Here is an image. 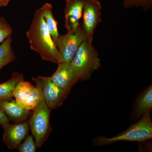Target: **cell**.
Instances as JSON below:
<instances>
[{"instance_id":"6","label":"cell","mask_w":152,"mask_h":152,"mask_svg":"<svg viewBox=\"0 0 152 152\" xmlns=\"http://www.w3.org/2000/svg\"><path fill=\"white\" fill-rule=\"evenodd\" d=\"M101 3L98 0H85L83 10L82 28L86 40L92 43L95 29L102 21Z\"/></svg>"},{"instance_id":"7","label":"cell","mask_w":152,"mask_h":152,"mask_svg":"<svg viewBox=\"0 0 152 152\" xmlns=\"http://www.w3.org/2000/svg\"><path fill=\"white\" fill-rule=\"evenodd\" d=\"M40 85L42 93L47 104L53 110L59 107L69 94L66 91L57 86L52 80L51 76H38L37 78Z\"/></svg>"},{"instance_id":"15","label":"cell","mask_w":152,"mask_h":152,"mask_svg":"<svg viewBox=\"0 0 152 152\" xmlns=\"http://www.w3.org/2000/svg\"><path fill=\"white\" fill-rule=\"evenodd\" d=\"M24 80V76L19 72H14L8 80L0 83V100L13 97L15 88L19 82Z\"/></svg>"},{"instance_id":"2","label":"cell","mask_w":152,"mask_h":152,"mask_svg":"<svg viewBox=\"0 0 152 152\" xmlns=\"http://www.w3.org/2000/svg\"><path fill=\"white\" fill-rule=\"evenodd\" d=\"M32 80L39 88L40 96L37 104L33 110L28 121L37 147L40 148L47 140L52 131L50 122V115L52 110L49 107L44 99L37 79L33 77Z\"/></svg>"},{"instance_id":"3","label":"cell","mask_w":152,"mask_h":152,"mask_svg":"<svg viewBox=\"0 0 152 152\" xmlns=\"http://www.w3.org/2000/svg\"><path fill=\"white\" fill-rule=\"evenodd\" d=\"M137 123L131 125L125 132L115 137L107 138L97 137L93 140V145L102 146L110 145L121 141L132 142H143L152 138V122L151 111L146 113Z\"/></svg>"},{"instance_id":"19","label":"cell","mask_w":152,"mask_h":152,"mask_svg":"<svg viewBox=\"0 0 152 152\" xmlns=\"http://www.w3.org/2000/svg\"><path fill=\"white\" fill-rule=\"evenodd\" d=\"M13 30L6 19L0 17V44L12 34Z\"/></svg>"},{"instance_id":"9","label":"cell","mask_w":152,"mask_h":152,"mask_svg":"<svg viewBox=\"0 0 152 152\" xmlns=\"http://www.w3.org/2000/svg\"><path fill=\"white\" fill-rule=\"evenodd\" d=\"M4 129L3 140L9 149L17 148L20 144L28 134L30 129L28 121L15 123H10L2 127Z\"/></svg>"},{"instance_id":"4","label":"cell","mask_w":152,"mask_h":152,"mask_svg":"<svg viewBox=\"0 0 152 152\" xmlns=\"http://www.w3.org/2000/svg\"><path fill=\"white\" fill-rule=\"evenodd\" d=\"M71 62L79 79L82 81L89 80L93 73L101 66L97 51L92 43L86 40L81 44Z\"/></svg>"},{"instance_id":"13","label":"cell","mask_w":152,"mask_h":152,"mask_svg":"<svg viewBox=\"0 0 152 152\" xmlns=\"http://www.w3.org/2000/svg\"><path fill=\"white\" fill-rule=\"evenodd\" d=\"M40 10L51 36L52 39L56 45L60 34L58 31V22L55 18L53 14V6L50 3H46L40 8Z\"/></svg>"},{"instance_id":"22","label":"cell","mask_w":152,"mask_h":152,"mask_svg":"<svg viewBox=\"0 0 152 152\" xmlns=\"http://www.w3.org/2000/svg\"><path fill=\"white\" fill-rule=\"evenodd\" d=\"M4 1L5 4L6 6L9 3V2L11 1V0H4Z\"/></svg>"},{"instance_id":"1","label":"cell","mask_w":152,"mask_h":152,"mask_svg":"<svg viewBox=\"0 0 152 152\" xmlns=\"http://www.w3.org/2000/svg\"><path fill=\"white\" fill-rule=\"evenodd\" d=\"M26 36L31 49L39 53L42 59L58 65L62 63L61 57L52 39L40 9L35 13Z\"/></svg>"},{"instance_id":"18","label":"cell","mask_w":152,"mask_h":152,"mask_svg":"<svg viewBox=\"0 0 152 152\" xmlns=\"http://www.w3.org/2000/svg\"><path fill=\"white\" fill-rule=\"evenodd\" d=\"M37 148L33 135L26 137L17 149L20 152H34Z\"/></svg>"},{"instance_id":"12","label":"cell","mask_w":152,"mask_h":152,"mask_svg":"<svg viewBox=\"0 0 152 152\" xmlns=\"http://www.w3.org/2000/svg\"><path fill=\"white\" fill-rule=\"evenodd\" d=\"M85 0H66L65 9V26L68 31L80 23L83 16Z\"/></svg>"},{"instance_id":"20","label":"cell","mask_w":152,"mask_h":152,"mask_svg":"<svg viewBox=\"0 0 152 152\" xmlns=\"http://www.w3.org/2000/svg\"><path fill=\"white\" fill-rule=\"evenodd\" d=\"M9 123H10V120L8 118L4 112L0 109V125L3 127Z\"/></svg>"},{"instance_id":"21","label":"cell","mask_w":152,"mask_h":152,"mask_svg":"<svg viewBox=\"0 0 152 152\" xmlns=\"http://www.w3.org/2000/svg\"><path fill=\"white\" fill-rule=\"evenodd\" d=\"M6 5L4 0H0V7H5Z\"/></svg>"},{"instance_id":"5","label":"cell","mask_w":152,"mask_h":152,"mask_svg":"<svg viewBox=\"0 0 152 152\" xmlns=\"http://www.w3.org/2000/svg\"><path fill=\"white\" fill-rule=\"evenodd\" d=\"M86 40L81 23L66 34L60 35L56 43L62 59V62H71L81 44Z\"/></svg>"},{"instance_id":"11","label":"cell","mask_w":152,"mask_h":152,"mask_svg":"<svg viewBox=\"0 0 152 152\" xmlns=\"http://www.w3.org/2000/svg\"><path fill=\"white\" fill-rule=\"evenodd\" d=\"M0 109L5 114L9 120L15 123L26 121L31 113L12 98L0 100Z\"/></svg>"},{"instance_id":"17","label":"cell","mask_w":152,"mask_h":152,"mask_svg":"<svg viewBox=\"0 0 152 152\" xmlns=\"http://www.w3.org/2000/svg\"><path fill=\"white\" fill-rule=\"evenodd\" d=\"M152 5V0H123V6L126 9L140 7L144 10L148 11Z\"/></svg>"},{"instance_id":"8","label":"cell","mask_w":152,"mask_h":152,"mask_svg":"<svg viewBox=\"0 0 152 152\" xmlns=\"http://www.w3.org/2000/svg\"><path fill=\"white\" fill-rule=\"evenodd\" d=\"M39 96L38 87L24 80L19 82L13 92V97L17 102L30 111H33L36 107Z\"/></svg>"},{"instance_id":"16","label":"cell","mask_w":152,"mask_h":152,"mask_svg":"<svg viewBox=\"0 0 152 152\" xmlns=\"http://www.w3.org/2000/svg\"><path fill=\"white\" fill-rule=\"evenodd\" d=\"M12 39L10 36L0 45V70L16 59L12 46Z\"/></svg>"},{"instance_id":"14","label":"cell","mask_w":152,"mask_h":152,"mask_svg":"<svg viewBox=\"0 0 152 152\" xmlns=\"http://www.w3.org/2000/svg\"><path fill=\"white\" fill-rule=\"evenodd\" d=\"M152 108V86L151 85L142 93L137 99L134 110V115L139 118L147 112L151 111Z\"/></svg>"},{"instance_id":"10","label":"cell","mask_w":152,"mask_h":152,"mask_svg":"<svg viewBox=\"0 0 152 152\" xmlns=\"http://www.w3.org/2000/svg\"><path fill=\"white\" fill-rule=\"evenodd\" d=\"M51 77L57 86L64 90L69 91L80 80L72 62L60 63L56 71Z\"/></svg>"}]
</instances>
